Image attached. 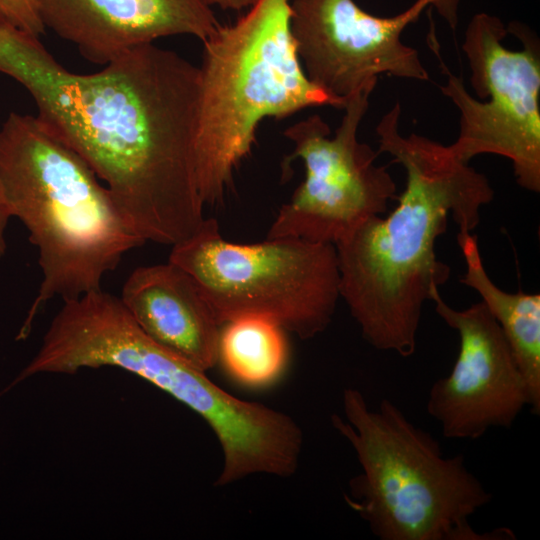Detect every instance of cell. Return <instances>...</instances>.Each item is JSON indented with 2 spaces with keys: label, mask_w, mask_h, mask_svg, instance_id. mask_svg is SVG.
<instances>
[{
  "label": "cell",
  "mask_w": 540,
  "mask_h": 540,
  "mask_svg": "<svg viewBox=\"0 0 540 540\" xmlns=\"http://www.w3.org/2000/svg\"><path fill=\"white\" fill-rule=\"evenodd\" d=\"M0 72L27 89L39 120L105 183L140 239L173 246L200 228L199 67L148 43L72 73L0 15Z\"/></svg>",
  "instance_id": "1"
},
{
  "label": "cell",
  "mask_w": 540,
  "mask_h": 540,
  "mask_svg": "<svg viewBox=\"0 0 540 540\" xmlns=\"http://www.w3.org/2000/svg\"><path fill=\"white\" fill-rule=\"evenodd\" d=\"M400 116L396 102L376 126L379 152L388 153L406 173L398 204L334 245L340 297L362 337L378 350L409 357L425 302L450 276L449 266L437 259V238L447 231L450 216L459 231L472 232L494 190L449 145L415 133L403 136Z\"/></svg>",
  "instance_id": "2"
},
{
  "label": "cell",
  "mask_w": 540,
  "mask_h": 540,
  "mask_svg": "<svg viewBox=\"0 0 540 540\" xmlns=\"http://www.w3.org/2000/svg\"><path fill=\"white\" fill-rule=\"evenodd\" d=\"M0 181L11 216L38 249L42 272L17 335L24 339L49 300L102 289L103 277L145 242L91 168L37 116L11 112L1 126Z\"/></svg>",
  "instance_id": "3"
},
{
  "label": "cell",
  "mask_w": 540,
  "mask_h": 540,
  "mask_svg": "<svg viewBox=\"0 0 540 540\" xmlns=\"http://www.w3.org/2000/svg\"><path fill=\"white\" fill-rule=\"evenodd\" d=\"M344 418L332 425L352 446L361 473L349 482L348 505L381 540L514 539L509 529L477 532L470 517L492 494L467 468L463 455L447 457L439 442L415 426L392 401L369 407L346 388Z\"/></svg>",
  "instance_id": "4"
},
{
  "label": "cell",
  "mask_w": 540,
  "mask_h": 540,
  "mask_svg": "<svg viewBox=\"0 0 540 540\" xmlns=\"http://www.w3.org/2000/svg\"><path fill=\"white\" fill-rule=\"evenodd\" d=\"M290 1L257 0L203 41L195 163L204 205L222 202L263 119L346 104L305 74L290 30Z\"/></svg>",
  "instance_id": "5"
},
{
  "label": "cell",
  "mask_w": 540,
  "mask_h": 540,
  "mask_svg": "<svg viewBox=\"0 0 540 540\" xmlns=\"http://www.w3.org/2000/svg\"><path fill=\"white\" fill-rule=\"evenodd\" d=\"M168 261L196 280L220 326L258 316L309 339L326 330L340 298L332 243L289 237L233 243L222 237L216 219L205 218L191 237L172 246Z\"/></svg>",
  "instance_id": "6"
},
{
  "label": "cell",
  "mask_w": 540,
  "mask_h": 540,
  "mask_svg": "<svg viewBox=\"0 0 540 540\" xmlns=\"http://www.w3.org/2000/svg\"><path fill=\"white\" fill-rule=\"evenodd\" d=\"M476 99L441 62L439 86L460 113L459 135L450 148L461 161L481 154L509 159L523 189L540 191V44L525 24L506 27L481 12L469 21L462 44Z\"/></svg>",
  "instance_id": "7"
},
{
  "label": "cell",
  "mask_w": 540,
  "mask_h": 540,
  "mask_svg": "<svg viewBox=\"0 0 540 540\" xmlns=\"http://www.w3.org/2000/svg\"><path fill=\"white\" fill-rule=\"evenodd\" d=\"M371 94L363 91L347 99L333 137L317 114L284 131L294 144L285 163L302 159L305 178L278 211L266 238L335 244L387 212L396 199V184L387 167L376 164L377 153L357 136Z\"/></svg>",
  "instance_id": "8"
},
{
  "label": "cell",
  "mask_w": 540,
  "mask_h": 540,
  "mask_svg": "<svg viewBox=\"0 0 540 540\" xmlns=\"http://www.w3.org/2000/svg\"><path fill=\"white\" fill-rule=\"evenodd\" d=\"M430 0H416L392 17L372 15L354 0H291L290 30L312 83L344 102L373 92L382 75L428 81L416 49L402 41Z\"/></svg>",
  "instance_id": "9"
},
{
  "label": "cell",
  "mask_w": 540,
  "mask_h": 540,
  "mask_svg": "<svg viewBox=\"0 0 540 540\" xmlns=\"http://www.w3.org/2000/svg\"><path fill=\"white\" fill-rule=\"evenodd\" d=\"M431 301L460 343L450 374L429 391V415L450 439L475 440L491 428L511 427L530 399L499 324L482 301L456 310L442 299L440 289L433 291Z\"/></svg>",
  "instance_id": "10"
},
{
  "label": "cell",
  "mask_w": 540,
  "mask_h": 540,
  "mask_svg": "<svg viewBox=\"0 0 540 540\" xmlns=\"http://www.w3.org/2000/svg\"><path fill=\"white\" fill-rule=\"evenodd\" d=\"M39 13L45 29L98 65L163 37L203 42L220 25L203 0H39Z\"/></svg>",
  "instance_id": "11"
},
{
  "label": "cell",
  "mask_w": 540,
  "mask_h": 540,
  "mask_svg": "<svg viewBox=\"0 0 540 540\" xmlns=\"http://www.w3.org/2000/svg\"><path fill=\"white\" fill-rule=\"evenodd\" d=\"M120 299L158 345L206 372L218 361L219 323L196 280L168 261L134 269Z\"/></svg>",
  "instance_id": "12"
},
{
  "label": "cell",
  "mask_w": 540,
  "mask_h": 540,
  "mask_svg": "<svg viewBox=\"0 0 540 540\" xmlns=\"http://www.w3.org/2000/svg\"><path fill=\"white\" fill-rule=\"evenodd\" d=\"M457 242L466 271L460 282L481 297L499 324L525 379L531 412L540 415V294L500 289L485 270L477 236L459 231Z\"/></svg>",
  "instance_id": "13"
},
{
  "label": "cell",
  "mask_w": 540,
  "mask_h": 540,
  "mask_svg": "<svg viewBox=\"0 0 540 540\" xmlns=\"http://www.w3.org/2000/svg\"><path fill=\"white\" fill-rule=\"evenodd\" d=\"M220 331L218 360L237 382L262 387L276 380L287 361L284 330L271 320L243 316Z\"/></svg>",
  "instance_id": "14"
},
{
  "label": "cell",
  "mask_w": 540,
  "mask_h": 540,
  "mask_svg": "<svg viewBox=\"0 0 540 540\" xmlns=\"http://www.w3.org/2000/svg\"><path fill=\"white\" fill-rule=\"evenodd\" d=\"M0 14L33 36L39 38L45 32L39 13V0H0Z\"/></svg>",
  "instance_id": "15"
},
{
  "label": "cell",
  "mask_w": 540,
  "mask_h": 540,
  "mask_svg": "<svg viewBox=\"0 0 540 540\" xmlns=\"http://www.w3.org/2000/svg\"><path fill=\"white\" fill-rule=\"evenodd\" d=\"M461 0H430V5L448 24L450 29L455 30L459 21V6Z\"/></svg>",
  "instance_id": "16"
},
{
  "label": "cell",
  "mask_w": 540,
  "mask_h": 540,
  "mask_svg": "<svg viewBox=\"0 0 540 540\" xmlns=\"http://www.w3.org/2000/svg\"><path fill=\"white\" fill-rule=\"evenodd\" d=\"M11 217L12 216L0 181V259L6 253L7 242L5 233L8 221Z\"/></svg>",
  "instance_id": "17"
},
{
  "label": "cell",
  "mask_w": 540,
  "mask_h": 540,
  "mask_svg": "<svg viewBox=\"0 0 540 540\" xmlns=\"http://www.w3.org/2000/svg\"><path fill=\"white\" fill-rule=\"evenodd\" d=\"M257 0H203V2L211 6H218L224 10L241 11L245 8H250Z\"/></svg>",
  "instance_id": "18"
}]
</instances>
